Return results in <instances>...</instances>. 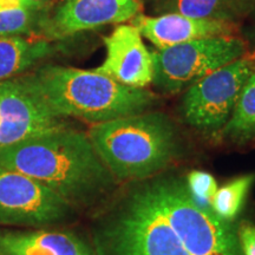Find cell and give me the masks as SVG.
I'll list each match as a JSON object with an SVG mask.
<instances>
[{
  "label": "cell",
  "instance_id": "cell-10",
  "mask_svg": "<svg viewBox=\"0 0 255 255\" xmlns=\"http://www.w3.org/2000/svg\"><path fill=\"white\" fill-rule=\"evenodd\" d=\"M143 0H64L40 26L59 39L109 24H123L142 13Z\"/></svg>",
  "mask_w": 255,
  "mask_h": 255
},
{
  "label": "cell",
  "instance_id": "cell-4",
  "mask_svg": "<svg viewBox=\"0 0 255 255\" xmlns=\"http://www.w3.org/2000/svg\"><path fill=\"white\" fill-rule=\"evenodd\" d=\"M92 240L96 255H191L146 186L97 221Z\"/></svg>",
  "mask_w": 255,
  "mask_h": 255
},
{
  "label": "cell",
  "instance_id": "cell-25",
  "mask_svg": "<svg viewBox=\"0 0 255 255\" xmlns=\"http://www.w3.org/2000/svg\"><path fill=\"white\" fill-rule=\"evenodd\" d=\"M254 13H255V12H254Z\"/></svg>",
  "mask_w": 255,
  "mask_h": 255
},
{
  "label": "cell",
  "instance_id": "cell-24",
  "mask_svg": "<svg viewBox=\"0 0 255 255\" xmlns=\"http://www.w3.org/2000/svg\"><path fill=\"white\" fill-rule=\"evenodd\" d=\"M254 55H255V52H254Z\"/></svg>",
  "mask_w": 255,
  "mask_h": 255
},
{
  "label": "cell",
  "instance_id": "cell-21",
  "mask_svg": "<svg viewBox=\"0 0 255 255\" xmlns=\"http://www.w3.org/2000/svg\"><path fill=\"white\" fill-rule=\"evenodd\" d=\"M11 8H31L40 11L39 6H37L30 0H0V9H11Z\"/></svg>",
  "mask_w": 255,
  "mask_h": 255
},
{
  "label": "cell",
  "instance_id": "cell-18",
  "mask_svg": "<svg viewBox=\"0 0 255 255\" xmlns=\"http://www.w3.org/2000/svg\"><path fill=\"white\" fill-rule=\"evenodd\" d=\"M38 12L31 8L0 9V36L27 33L38 20Z\"/></svg>",
  "mask_w": 255,
  "mask_h": 255
},
{
  "label": "cell",
  "instance_id": "cell-6",
  "mask_svg": "<svg viewBox=\"0 0 255 255\" xmlns=\"http://www.w3.org/2000/svg\"><path fill=\"white\" fill-rule=\"evenodd\" d=\"M247 53V41L239 36L203 38L157 49L152 52V83L161 91L177 94Z\"/></svg>",
  "mask_w": 255,
  "mask_h": 255
},
{
  "label": "cell",
  "instance_id": "cell-7",
  "mask_svg": "<svg viewBox=\"0 0 255 255\" xmlns=\"http://www.w3.org/2000/svg\"><path fill=\"white\" fill-rule=\"evenodd\" d=\"M254 71L255 55L247 53L190 85L182 101L186 122L202 132H222L245 83Z\"/></svg>",
  "mask_w": 255,
  "mask_h": 255
},
{
  "label": "cell",
  "instance_id": "cell-8",
  "mask_svg": "<svg viewBox=\"0 0 255 255\" xmlns=\"http://www.w3.org/2000/svg\"><path fill=\"white\" fill-rule=\"evenodd\" d=\"M73 207L27 175L0 167V225L41 228L65 221Z\"/></svg>",
  "mask_w": 255,
  "mask_h": 255
},
{
  "label": "cell",
  "instance_id": "cell-17",
  "mask_svg": "<svg viewBox=\"0 0 255 255\" xmlns=\"http://www.w3.org/2000/svg\"><path fill=\"white\" fill-rule=\"evenodd\" d=\"M254 181L255 174H247L218 188L210 202V210L223 221H233L241 212Z\"/></svg>",
  "mask_w": 255,
  "mask_h": 255
},
{
  "label": "cell",
  "instance_id": "cell-1",
  "mask_svg": "<svg viewBox=\"0 0 255 255\" xmlns=\"http://www.w3.org/2000/svg\"><path fill=\"white\" fill-rule=\"evenodd\" d=\"M0 167L27 175L73 208L94 205L115 183L88 133L66 127L0 149Z\"/></svg>",
  "mask_w": 255,
  "mask_h": 255
},
{
  "label": "cell",
  "instance_id": "cell-23",
  "mask_svg": "<svg viewBox=\"0 0 255 255\" xmlns=\"http://www.w3.org/2000/svg\"><path fill=\"white\" fill-rule=\"evenodd\" d=\"M30 1L36 4L37 6H39L40 8H44L47 5V2H49V0H30Z\"/></svg>",
  "mask_w": 255,
  "mask_h": 255
},
{
  "label": "cell",
  "instance_id": "cell-14",
  "mask_svg": "<svg viewBox=\"0 0 255 255\" xmlns=\"http://www.w3.org/2000/svg\"><path fill=\"white\" fill-rule=\"evenodd\" d=\"M155 13H178L206 20L237 23L255 12V0H154Z\"/></svg>",
  "mask_w": 255,
  "mask_h": 255
},
{
  "label": "cell",
  "instance_id": "cell-12",
  "mask_svg": "<svg viewBox=\"0 0 255 255\" xmlns=\"http://www.w3.org/2000/svg\"><path fill=\"white\" fill-rule=\"evenodd\" d=\"M130 24L138 28L142 37H145L158 50L203 38L238 36L239 32L237 23L206 20L178 13L152 17L139 13L130 20Z\"/></svg>",
  "mask_w": 255,
  "mask_h": 255
},
{
  "label": "cell",
  "instance_id": "cell-5",
  "mask_svg": "<svg viewBox=\"0 0 255 255\" xmlns=\"http://www.w3.org/2000/svg\"><path fill=\"white\" fill-rule=\"evenodd\" d=\"M169 225L191 255H242L238 231L197 205L186 183L159 180L145 184Z\"/></svg>",
  "mask_w": 255,
  "mask_h": 255
},
{
  "label": "cell",
  "instance_id": "cell-11",
  "mask_svg": "<svg viewBox=\"0 0 255 255\" xmlns=\"http://www.w3.org/2000/svg\"><path fill=\"white\" fill-rule=\"evenodd\" d=\"M107 57L95 69L130 88L145 89L154 79L152 52L146 49L141 32L131 24H120L104 38Z\"/></svg>",
  "mask_w": 255,
  "mask_h": 255
},
{
  "label": "cell",
  "instance_id": "cell-3",
  "mask_svg": "<svg viewBox=\"0 0 255 255\" xmlns=\"http://www.w3.org/2000/svg\"><path fill=\"white\" fill-rule=\"evenodd\" d=\"M89 138L115 180H142L163 170L177 152L173 122L161 113H141L92 124Z\"/></svg>",
  "mask_w": 255,
  "mask_h": 255
},
{
  "label": "cell",
  "instance_id": "cell-19",
  "mask_svg": "<svg viewBox=\"0 0 255 255\" xmlns=\"http://www.w3.org/2000/svg\"><path fill=\"white\" fill-rule=\"evenodd\" d=\"M186 187L197 205L206 208L210 207L212 199L218 190V184L213 175L202 170H194L188 174Z\"/></svg>",
  "mask_w": 255,
  "mask_h": 255
},
{
  "label": "cell",
  "instance_id": "cell-16",
  "mask_svg": "<svg viewBox=\"0 0 255 255\" xmlns=\"http://www.w3.org/2000/svg\"><path fill=\"white\" fill-rule=\"evenodd\" d=\"M222 133L238 143L255 138V71L245 83Z\"/></svg>",
  "mask_w": 255,
  "mask_h": 255
},
{
  "label": "cell",
  "instance_id": "cell-22",
  "mask_svg": "<svg viewBox=\"0 0 255 255\" xmlns=\"http://www.w3.org/2000/svg\"><path fill=\"white\" fill-rule=\"evenodd\" d=\"M244 39L247 41V44H252L255 47V26L248 27L246 31L244 32Z\"/></svg>",
  "mask_w": 255,
  "mask_h": 255
},
{
  "label": "cell",
  "instance_id": "cell-13",
  "mask_svg": "<svg viewBox=\"0 0 255 255\" xmlns=\"http://www.w3.org/2000/svg\"><path fill=\"white\" fill-rule=\"evenodd\" d=\"M0 255H96L75 233L57 229L0 232Z\"/></svg>",
  "mask_w": 255,
  "mask_h": 255
},
{
  "label": "cell",
  "instance_id": "cell-15",
  "mask_svg": "<svg viewBox=\"0 0 255 255\" xmlns=\"http://www.w3.org/2000/svg\"><path fill=\"white\" fill-rule=\"evenodd\" d=\"M46 40H28L17 36H0V82L25 70L50 53Z\"/></svg>",
  "mask_w": 255,
  "mask_h": 255
},
{
  "label": "cell",
  "instance_id": "cell-9",
  "mask_svg": "<svg viewBox=\"0 0 255 255\" xmlns=\"http://www.w3.org/2000/svg\"><path fill=\"white\" fill-rule=\"evenodd\" d=\"M65 127L26 78L0 82V149Z\"/></svg>",
  "mask_w": 255,
  "mask_h": 255
},
{
  "label": "cell",
  "instance_id": "cell-2",
  "mask_svg": "<svg viewBox=\"0 0 255 255\" xmlns=\"http://www.w3.org/2000/svg\"><path fill=\"white\" fill-rule=\"evenodd\" d=\"M26 81L56 116L92 124L145 113L156 102L151 91L126 87L96 70L47 65Z\"/></svg>",
  "mask_w": 255,
  "mask_h": 255
},
{
  "label": "cell",
  "instance_id": "cell-20",
  "mask_svg": "<svg viewBox=\"0 0 255 255\" xmlns=\"http://www.w3.org/2000/svg\"><path fill=\"white\" fill-rule=\"evenodd\" d=\"M238 238L240 242L242 255H255V225L245 220L238 229Z\"/></svg>",
  "mask_w": 255,
  "mask_h": 255
}]
</instances>
